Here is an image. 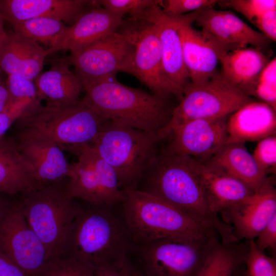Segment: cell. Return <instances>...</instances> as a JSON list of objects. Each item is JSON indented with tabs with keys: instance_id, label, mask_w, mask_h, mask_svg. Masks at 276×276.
I'll use <instances>...</instances> for the list:
<instances>
[{
	"instance_id": "ffe728a7",
	"label": "cell",
	"mask_w": 276,
	"mask_h": 276,
	"mask_svg": "<svg viewBox=\"0 0 276 276\" xmlns=\"http://www.w3.org/2000/svg\"><path fill=\"white\" fill-rule=\"evenodd\" d=\"M15 140L18 151L33 167L35 178L41 187L68 177L72 164L57 144L35 137Z\"/></svg>"
},
{
	"instance_id": "9a60e30c",
	"label": "cell",
	"mask_w": 276,
	"mask_h": 276,
	"mask_svg": "<svg viewBox=\"0 0 276 276\" xmlns=\"http://www.w3.org/2000/svg\"><path fill=\"white\" fill-rule=\"evenodd\" d=\"M228 117L189 121L175 128L167 153L205 161L227 144Z\"/></svg>"
},
{
	"instance_id": "f546056e",
	"label": "cell",
	"mask_w": 276,
	"mask_h": 276,
	"mask_svg": "<svg viewBox=\"0 0 276 276\" xmlns=\"http://www.w3.org/2000/svg\"><path fill=\"white\" fill-rule=\"evenodd\" d=\"M276 110V59L270 60L260 74L243 90Z\"/></svg>"
},
{
	"instance_id": "d6a6232c",
	"label": "cell",
	"mask_w": 276,
	"mask_h": 276,
	"mask_svg": "<svg viewBox=\"0 0 276 276\" xmlns=\"http://www.w3.org/2000/svg\"><path fill=\"white\" fill-rule=\"evenodd\" d=\"M163 2L164 1L159 0L96 1L98 6L123 16L125 14H129L134 19H140L145 12L154 6H163Z\"/></svg>"
},
{
	"instance_id": "2e32d148",
	"label": "cell",
	"mask_w": 276,
	"mask_h": 276,
	"mask_svg": "<svg viewBox=\"0 0 276 276\" xmlns=\"http://www.w3.org/2000/svg\"><path fill=\"white\" fill-rule=\"evenodd\" d=\"M221 213L233 224V234L238 241L254 240L276 216L273 181L267 178L257 190Z\"/></svg>"
},
{
	"instance_id": "83f0119b",
	"label": "cell",
	"mask_w": 276,
	"mask_h": 276,
	"mask_svg": "<svg viewBox=\"0 0 276 276\" xmlns=\"http://www.w3.org/2000/svg\"><path fill=\"white\" fill-rule=\"evenodd\" d=\"M249 241L225 243L220 240L212 247L198 276H232L244 263Z\"/></svg>"
},
{
	"instance_id": "cb8c5ba5",
	"label": "cell",
	"mask_w": 276,
	"mask_h": 276,
	"mask_svg": "<svg viewBox=\"0 0 276 276\" xmlns=\"http://www.w3.org/2000/svg\"><path fill=\"white\" fill-rule=\"evenodd\" d=\"M203 162L243 182L253 192L257 190L268 178L248 151L244 143L226 144L213 156Z\"/></svg>"
},
{
	"instance_id": "8992f818",
	"label": "cell",
	"mask_w": 276,
	"mask_h": 276,
	"mask_svg": "<svg viewBox=\"0 0 276 276\" xmlns=\"http://www.w3.org/2000/svg\"><path fill=\"white\" fill-rule=\"evenodd\" d=\"M18 202L50 258L62 256L74 220L82 210L70 194L64 179L23 194Z\"/></svg>"
},
{
	"instance_id": "7402d4cb",
	"label": "cell",
	"mask_w": 276,
	"mask_h": 276,
	"mask_svg": "<svg viewBox=\"0 0 276 276\" xmlns=\"http://www.w3.org/2000/svg\"><path fill=\"white\" fill-rule=\"evenodd\" d=\"M191 159L194 169L214 212L221 213L254 192L243 182L204 162L192 157Z\"/></svg>"
},
{
	"instance_id": "60d3db41",
	"label": "cell",
	"mask_w": 276,
	"mask_h": 276,
	"mask_svg": "<svg viewBox=\"0 0 276 276\" xmlns=\"http://www.w3.org/2000/svg\"><path fill=\"white\" fill-rule=\"evenodd\" d=\"M0 276H28L15 263L0 251Z\"/></svg>"
},
{
	"instance_id": "f1b7e54d",
	"label": "cell",
	"mask_w": 276,
	"mask_h": 276,
	"mask_svg": "<svg viewBox=\"0 0 276 276\" xmlns=\"http://www.w3.org/2000/svg\"><path fill=\"white\" fill-rule=\"evenodd\" d=\"M67 26L56 18L39 17L23 20L12 27L16 34L51 47Z\"/></svg>"
},
{
	"instance_id": "ee69618b",
	"label": "cell",
	"mask_w": 276,
	"mask_h": 276,
	"mask_svg": "<svg viewBox=\"0 0 276 276\" xmlns=\"http://www.w3.org/2000/svg\"><path fill=\"white\" fill-rule=\"evenodd\" d=\"M4 20L0 12V54L8 37V34L4 29Z\"/></svg>"
},
{
	"instance_id": "f6af8a7d",
	"label": "cell",
	"mask_w": 276,
	"mask_h": 276,
	"mask_svg": "<svg viewBox=\"0 0 276 276\" xmlns=\"http://www.w3.org/2000/svg\"><path fill=\"white\" fill-rule=\"evenodd\" d=\"M10 204V203H9L0 196V216L4 212Z\"/></svg>"
},
{
	"instance_id": "5b68a950",
	"label": "cell",
	"mask_w": 276,
	"mask_h": 276,
	"mask_svg": "<svg viewBox=\"0 0 276 276\" xmlns=\"http://www.w3.org/2000/svg\"><path fill=\"white\" fill-rule=\"evenodd\" d=\"M107 121L81 101L73 105H43L37 100L15 121L17 139L49 140L63 151L68 147L90 145Z\"/></svg>"
},
{
	"instance_id": "8fae6325",
	"label": "cell",
	"mask_w": 276,
	"mask_h": 276,
	"mask_svg": "<svg viewBox=\"0 0 276 276\" xmlns=\"http://www.w3.org/2000/svg\"><path fill=\"white\" fill-rule=\"evenodd\" d=\"M137 30H118L89 46L71 53L65 57L74 66L82 86L116 76L119 71L127 73L135 49Z\"/></svg>"
},
{
	"instance_id": "6da1fadb",
	"label": "cell",
	"mask_w": 276,
	"mask_h": 276,
	"mask_svg": "<svg viewBox=\"0 0 276 276\" xmlns=\"http://www.w3.org/2000/svg\"><path fill=\"white\" fill-rule=\"evenodd\" d=\"M147 170V186L143 191L211 226L217 232L222 242L238 241L232 225L212 210L191 157L163 151L156 155Z\"/></svg>"
},
{
	"instance_id": "7bdbcfd3",
	"label": "cell",
	"mask_w": 276,
	"mask_h": 276,
	"mask_svg": "<svg viewBox=\"0 0 276 276\" xmlns=\"http://www.w3.org/2000/svg\"><path fill=\"white\" fill-rule=\"evenodd\" d=\"M13 103L6 84L0 79V112Z\"/></svg>"
},
{
	"instance_id": "d4e9b609",
	"label": "cell",
	"mask_w": 276,
	"mask_h": 276,
	"mask_svg": "<svg viewBox=\"0 0 276 276\" xmlns=\"http://www.w3.org/2000/svg\"><path fill=\"white\" fill-rule=\"evenodd\" d=\"M42 187L35 178L34 168L18 150L16 140H0V192L24 194Z\"/></svg>"
},
{
	"instance_id": "4dcf8cb0",
	"label": "cell",
	"mask_w": 276,
	"mask_h": 276,
	"mask_svg": "<svg viewBox=\"0 0 276 276\" xmlns=\"http://www.w3.org/2000/svg\"><path fill=\"white\" fill-rule=\"evenodd\" d=\"M95 271L94 267L62 255L50 260L39 276H94Z\"/></svg>"
},
{
	"instance_id": "f35d334b",
	"label": "cell",
	"mask_w": 276,
	"mask_h": 276,
	"mask_svg": "<svg viewBox=\"0 0 276 276\" xmlns=\"http://www.w3.org/2000/svg\"><path fill=\"white\" fill-rule=\"evenodd\" d=\"M255 241L257 246L262 250L269 248L275 254L276 250V216L262 229Z\"/></svg>"
},
{
	"instance_id": "5bb4252c",
	"label": "cell",
	"mask_w": 276,
	"mask_h": 276,
	"mask_svg": "<svg viewBox=\"0 0 276 276\" xmlns=\"http://www.w3.org/2000/svg\"><path fill=\"white\" fill-rule=\"evenodd\" d=\"M127 73L136 77L158 97L167 99L173 95L180 100L182 98L183 89L165 73L160 42L153 24L148 23L137 30L135 49Z\"/></svg>"
},
{
	"instance_id": "44dd1931",
	"label": "cell",
	"mask_w": 276,
	"mask_h": 276,
	"mask_svg": "<svg viewBox=\"0 0 276 276\" xmlns=\"http://www.w3.org/2000/svg\"><path fill=\"white\" fill-rule=\"evenodd\" d=\"M275 110L264 102L254 101L228 117L227 144L260 141L275 134Z\"/></svg>"
},
{
	"instance_id": "30bf717a",
	"label": "cell",
	"mask_w": 276,
	"mask_h": 276,
	"mask_svg": "<svg viewBox=\"0 0 276 276\" xmlns=\"http://www.w3.org/2000/svg\"><path fill=\"white\" fill-rule=\"evenodd\" d=\"M78 157L71 164L66 186L71 196L92 205L108 206L122 201L124 192L112 168L88 144L66 147Z\"/></svg>"
},
{
	"instance_id": "52a82bcc",
	"label": "cell",
	"mask_w": 276,
	"mask_h": 276,
	"mask_svg": "<svg viewBox=\"0 0 276 276\" xmlns=\"http://www.w3.org/2000/svg\"><path fill=\"white\" fill-rule=\"evenodd\" d=\"M158 132L115 125L107 121L91 148L116 172L122 189H136L156 157Z\"/></svg>"
},
{
	"instance_id": "d6986e66",
	"label": "cell",
	"mask_w": 276,
	"mask_h": 276,
	"mask_svg": "<svg viewBox=\"0 0 276 276\" xmlns=\"http://www.w3.org/2000/svg\"><path fill=\"white\" fill-rule=\"evenodd\" d=\"M142 19L155 26L165 73L172 82L183 89L190 80L183 61L176 16L163 13L162 6H156L147 12Z\"/></svg>"
},
{
	"instance_id": "9c48e42d",
	"label": "cell",
	"mask_w": 276,
	"mask_h": 276,
	"mask_svg": "<svg viewBox=\"0 0 276 276\" xmlns=\"http://www.w3.org/2000/svg\"><path fill=\"white\" fill-rule=\"evenodd\" d=\"M219 238L169 237L141 244L144 276H198Z\"/></svg>"
},
{
	"instance_id": "e0dca14e",
	"label": "cell",
	"mask_w": 276,
	"mask_h": 276,
	"mask_svg": "<svg viewBox=\"0 0 276 276\" xmlns=\"http://www.w3.org/2000/svg\"><path fill=\"white\" fill-rule=\"evenodd\" d=\"M123 17L100 6L94 7L74 24L67 26L47 49L48 54L66 50L73 53L82 50L117 31L122 24Z\"/></svg>"
},
{
	"instance_id": "74e56055",
	"label": "cell",
	"mask_w": 276,
	"mask_h": 276,
	"mask_svg": "<svg viewBox=\"0 0 276 276\" xmlns=\"http://www.w3.org/2000/svg\"><path fill=\"white\" fill-rule=\"evenodd\" d=\"M32 102L29 100L19 101L0 112V140L5 137L6 132L12 124L21 116L26 107Z\"/></svg>"
},
{
	"instance_id": "d590c367",
	"label": "cell",
	"mask_w": 276,
	"mask_h": 276,
	"mask_svg": "<svg viewBox=\"0 0 276 276\" xmlns=\"http://www.w3.org/2000/svg\"><path fill=\"white\" fill-rule=\"evenodd\" d=\"M6 86L13 103L24 100L33 102L39 100L36 85L32 80L16 75H8Z\"/></svg>"
},
{
	"instance_id": "8d00e7d4",
	"label": "cell",
	"mask_w": 276,
	"mask_h": 276,
	"mask_svg": "<svg viewBox=\"0 0 276 276\" xmlns=\"http://www.w3.org/2000/svg\"><path fill=\"white\" fill-rule=\"evenodd\" d=\"M216 0H168L163 3V13L172 15H183L209 7L218 3Z\"/></svg>"
},
{
	"instance_id": "1f68e13d",
	"label": "cell",
	"mask_w": 276,
	"mask_h": 276,
	"mask_svg": "<svg viewBox=\"0 0 276 276\" xmlns=\"http://www.w3.org/2000/svg\"><path fill=\"white\" fill-rule=\"evenodd\" d=\"M244 265V276H276L275 257L266 255L257 246L254 240H249Z\"/></svg>"
},
{
	"instance_id": "4316f807",
	"label": "cell",
	"mask_w": 276,
	"mask_h": 276,
	"mask_svg": "<svg viewBox=\"0 0 276 276\" xmlns=\"http://www.w3.org/2000/svg\"><path fill=\"white\" fill-rule=\"evenodd\" d=\"M270 60L269 55L256 48L237 49L220 57L221 74L243 92Z\"/></svg>"
},
{
	"instance_id": "e575fe53",
	"label": "cell",
	"mask_w": 276,
	"mask_h": 276,
	"mask_svg": "<svg viewBox=\"0 0 276 276\" xmlns=\"http://www.w3.org/2000/svg\"><path fill=\"white\" fill-rule=\"evenodd\" d=\"M252 155L259 167L266 175L268 173H275L276 168L275 134L259 141Z\"/></svg>"
},
{
	"instance_id": "277c9868",
	"label": "cell",
	"mask_w": 276,
	"mask_h": 276,
	"mask_svg": "<svg viewBox=\"0 0 276 276\" xmlns=\"http://www.w3.org/2000/svg\"><path fill=\"white\" fill-rule=\"evenodd\" d=\"M125 223L132 240L141 244L169 237H218L211 226L160 198L136 189H123Z\"/></svg>"
},
{
	"instance_id": "484cf974",
	"label": "cell",
	"mask_w": 276,
	"mask_h": 276,
	"mask_svg": "<svg viewBox=\"0 0 276 276\" xmlns=\"http://www.w3.org/2000/svg\"><path fill=\"white\" fill-rule=\"evenodd\" d=\"M65 58L49 70L40 73L35 80L39 100L57 105H73L78 103L82 84L70 69Z\"/></svg>"
},
{
	"instance_id": "7c38bea8",
	"label": "cell",
	"mask_w": 276,
	"mask_h": 276,
	"mask_svg": "<svg viewBox=\"0 0 276 276\" xmlns=\"http://www.w3.org/2000/svg\"><path fill=\"white\" fill-rule=\"evenodd\" d=\"M0 251L28 276H39L51 260L18 203H11L0 216Z\"/></svg>"
},
{
	"instance_id": "ba28073f",
	"label": "cell",
	"mask_w": 276,
	"mask_h": 276,
	"mask_svg": "<svg viewBox=\"0 0 276 276\" xmlns=\"http://www.w3.org/2000/svg\"><path fill=\"white\" fill-rule=\"evenodd\" d=\"M253 99L217 73L200 84L190 81L183 87L179 105L172 110L167 125L158 132L162 140L183 123L194 119L228 117Z\"/></svg>"
},
{
	"instance_id": "7dc6e473",
	"label": "cell",
	"mask_w": 276,
	"mask_h": 276,
	"mask_svg": "<svg viewBox=\"0 0 276 276\" xmlns=\"http://www.w3.org/2000/svg\"><path fill=\"white\" fill-rule=\"evenodd\" d=\"M130 276H144L143 274L135 270L131 265L130 268Z\"/></svg>"
},
{
	"instance_id": "836d02e7",
	"label": "cell",
	"mask_w": 276,
	"mask_h": 276,
	"mask_svg": "<svg viewBox=\"0 0 276 276\" xmlns=\"http://www.w3.org/2000/svg\"><path fill=\"white\" fill-rule=\"evenodd\" d=\"M222 3L243 14L253 25L266 12L276 9L275 0H230Z\"/></svg>"
},
{
	"instance_id": "3957f363",
	"label": "cell",
	"mask_w": 276,
	"mask_h": 276,
	"mask_svg": "<svg viewBox=\"0 0 276 276\" xmlns=\"http://www.w3.org/2000/svg\"><path fill=\"white\" fill-rule=\"evenodd\" d=\"M83 89L81 102L117 125L158 132L171 116L167 99L125 85L116 76L85 84Z\"/></svg>"
},
{
	"instance_id": "4fadbf2b",
	"label": "cell",
	"mask_w": 276,
	"mask_h": 276,
	"mask_svg": "<svg viewBox=\"0 0 276 276\" xmlns=\"http://www.w3.org/2000/svg\"><path fill=\"white\" fill-rule=\"evenodd\" d=\"M202 10L175 15L184 63L190 80L194 84L203 83L213 77L218 73L217 66L220 57L234 50L205 31H199L192 27L193 22Z\"/></svg>"
},
{
	"instance_id": "bcb514c9",
	"label": "cell",
	"mask_w": 276,
	"mask_h": 276,
	"mask_svg": "<svg viewBox=\"0 0 276 276\" xmlns=\"http://www.w3.org/2000/svg\"><path fill=\"white\" fill-rule=\"evenodd\" d=\"M244 263L241 264L235 270L232 276H244Z\"/></svg>"
},
{
	"instance_id": "ac0fdd59",
	"label": "cell",
	"mask_w": 276,
	"mask_h": 276,
	"mask_svg": "<svg viewBox=\"0 0 276 276\" xmlns=\"http://www.w3.org/2000/svg\"><path fill=\"white\" fill-rule=\"evenodd\" d=\"M94 7L95 1L88 0H0V12L12 26L39 17L56 18L71 26Z\"/></svg>"
},
{
	"instance_id": "7a4b0ae2",
	"label": "cell",
	"mask_w": 276,
	"mask_h": 276,
	"mask_svg": "<svg viewBox=\"0 0 276 276\" xmlns=\"http://www.w3.org/2000/svg\"><path fill=\"white\" fill-rule=\"evenodd\" d=\"M107 207L82 209L70 228L62 256L95 269L124 266L132 238L125 222Z\"/></svg>"
},
{
	"instance_id": "b9f144b4",
	"label": "cell",
	"mask_w": 276,
	"mask_h": 276,
	"mask_svg": "<svg viewBox=\"0 0 276 276\" xmlns=\"http://www.w3.org/2000/svg\"><path fill=\"white\" fill-rule=\"evenodd\" d=\"M130 265L127 260L124 266L119 268L101 267L95 269L94 276H130Z\"/></svg>"
},
{
	"instance_id": "603a6c76",
	"label": "cell",
	"mask_w": 276,
	"mask_h": 276,
	"mask_svg": "<svg viewBox=\"0 0 276 276\" xmlns=\"http://www.w3.org/2000/svg\"><path fill=\"white\" fill-rule=\"evenodd\" d=\"M47 49L38 43L13 33L0 54V72L20 76L33 81L41 73Z\"/></svg>"
},
{
	"instance_id": "ab89813d",
	"label": "cell",
	"mask_w": 276,
	"mask_h": 276,
	"mask_svg": "<svg viewBox=\"0 0 276 276\" xmlns=\"http://www.w3.org/2000/svg\"><path fill=\"white\" fill-rule=\"evenodd\" d=\"M261 32L271 41L276 40V9L269 10L265 13L254 24Z\"/></svg>"
}]
</instances>
